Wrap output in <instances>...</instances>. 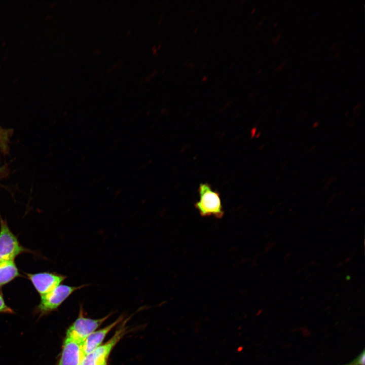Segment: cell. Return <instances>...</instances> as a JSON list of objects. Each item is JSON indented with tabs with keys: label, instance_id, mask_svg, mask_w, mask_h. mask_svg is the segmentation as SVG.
Listing matches in <instances>:
<instances>
[{
	"label": "cell",
	"instance_id": "cell-13",
	"mask_svg": "<svg viewBox=\"0 0 365 365\" xmlns=\"http://www.w3.org/2000/svg\"><path fill=\"white\" fill-rule=\"evenodd\" d=\"M280 36H281V33H279V34L278 35L277 37L276 38V39H275V42H274V45H275V44H277V42L278 41V40H279V39L280 38Z\"/></svg>",
	"mask_w": 365,
	"mask_h": 365
},
{
	"label": "cell",
	"instance_id": "cell-16",
	"mask_svg": "<svg viewBox=\"0 0 365 365\" xmlns=\"http://www.w3.org/2000/svg\"><path fill=\"white\" fill-rule=\"evenodd\" d=\"M103 365H107V364H103Z\"/></svg>",
	"mask_w": 365,
	"mask_h": 365
},
{
	"label": "cell",
	"instance_id": "cell-12",
	"mask_svg": "<svg viewBox=\"0 0 365 365\" xmlns=\"http://www.w3.org/2000/svg\"><path fill=\"white\" fill-rule=\"evenodd\" d=\"M352 365H364V352L362 353L356 358L354 362V364Z\"/></svg>",
	"mask_w": 365,
	"mask_h": 365
},
{
	"label": "cell",
	"instance_id": "cell-1",
	"mask_svg": "<svg viewBox=\"0 0 365 365\" xmlns=\"http://www.w3.org/2000/svg\"><path fill=\"white\" fill-rule=\"evenodd\" d=\"M198 192L199 200L195 204V208L203 217L213 216L221 218L224 214L219 193L212 190L211 186L207 183L201 184Z\"/></svg>",
	"mask_w": 365,
	"mask_h": 365
},
{
	"label": "cell",
	"instance_id": "cell-9",
	"mask_svg": "<svg viewBox=\"0 0 365 365\" xmlns=\"http://www.w3.org/2000/svg\"><path fill=\"white\" fill-rule=\"evenodd\" d=\"M20 276L14 261L0 262V288Z\"/></svg>",
	"mask_w": 365,
	"mask_h": 365
},
{
	"label": "cell",
	"instance_id": "cell-5",
	"mask_svg": "<svg viewBox=\"0 0 365 365\" xmlns=\"http://www.w3.org/2000/svg\"><path fill=\"white\" fill-rule=\"evenodd\" d=\"M126 322L127 321H124L123 325L115 332L110 340L85 357L81 365L106 364L112 350L125 334L126 327H125V324Z\"/></svg>",
	"mask_w": 365,
	"mask_h": 365
},
{
	"label": "cell",
	"instance_id": "cell-8",
	"mask_svg": "<svg viewBox=\"0 0 365 365\" xmlns=\"http://www.w3.org/2000/svg\"><path fill=\"white\" fill-rule=\"evenodd\" d=\"M123 320L119 317L116 321L106 327L95 331L88 336L82 343V349L84 358L101 345L108 333Z\"/></svg>",
	"mask_w": 365,
	"mask_h": 365
},
{
	"label": "cell",
	"instance_id": "cell-6",
	"mask_svg": "<svg viewBox=\"0 0 365 365\" xmlns=\"http://www.w3.org/2000/svg\"><path fill=\"white\" fill-rule=\"evenodd\" d=\"M25 274L40 296L54 289L67 278L65 275L50 272Z\"/></svg>",
	"mask_w": 365,
	"mask_h": 365
},
{
	"label": "cell",
	"instance_id": "cell-17",
	"mask_svg": "<svg viewBox=\"0 0 365 365\" xmlns=\"http://www.w3.org/2000/svg\"><path fill=\"white\" fill-rule=\"evenodd\" d=\"M350 365H352V364H350Z\"/></svg>",
	"mask_w": 365,
	"mask_h": 365
},
{
	"label": "cell",
	"instance_id": "cell-15",
	"mask_svg": "<svg viewBox=\"0 0 365 365\" xmlns=\"http://www.w3.org/2000/svg\"><path fill=\"white\" fill-rule=\"evenodd\" d=\"M1 169H2V168H0V171H1Z\"/></svg>",
	"mask_w": 365,
	"mask_h": 365
},
{
	"label": "cell",
	"instance_id": "cell-10",
	"mask_svg": "<svg viewBox=\"0 0 365 365\" xmlns=\"http://www.w3.org/2000/svg\"><path fill=\"white\" fill-rule=\"evenodd\" d=\"M12 131V129H4L0 125V152L4 154H7L9 151Z\"/></svg>",
	"mask_w": 365,
	"mask_h": 365
},
{
	"label": "cell",
	"instance_id": "cell-3",
	"mask_svg": "<svg viewBox=\"0 0 365 365\" xmlns=\"http://www.w3.org/2000/svg\"><path fill=\"white\" fill-rule=\"evenodd\" d=\"M89 285L72 286L60 284L51 291L40 296V302L35 309L36 312L42 316L56 310L74 291Z\"/></svg>",
	"mask_w": 365,
	"mask_h": 365
},
{
	"label": "cell",
	"instance_id": "cell-2",
	"mask_svg": "<svg viewBox=\"0 0 365 365\" xmlns=\"http://www.w3.org/2000/svg\"><path fill=\"white\" fill-rule=\"evenodd\" d=\"M31 251L23 246L0 216V262L14 261L19 254Z\"/></svg>",
	"mask_w": 365,
	"mask_h": 365
},
{
	"label": "cell",
	"instance_id": "cell-7",
	"mask_svg": "<svg viewBox=\"0 0 365 365\" xmlns=\"http://www.w3.org/2000/svg\"><path fill=\"white\" fill-rule=\"evenodd\" d=\"M83 342L65 336L57 365H81Z\"/></svg>",
	"mask_w": 365,
	"mask_h": 365
},
{
	"label": "cell",
	"instance_id": "cell-14",
	"mask_svg": "<svg viewBox=\"0 0 365 365\" xmlns=\"http://www.w3.org/2000/svg\"><path fill=\"white\" fill-rule=\"evenodd\" d=\"M277 23H278L277 22L275 23L273 26H274V27H275V26H277Z\"/></svg>",
	"mask_w": 365,
	"mask_h": 365
},
{
	"label": "cell",
	"instance_id": "cell-11",
	"mask_svg": "<svg viewBox=\"0 0 365 365\" xmlns=\"http://www.w3.org/2000/svg\"><path fill=\"white\" fill-rule=\"evenodd\" d=\"M0 313L13 314L14 310L6 303L2 293L0 291Z\"/></svg>",
	"mask_w": 365,
	"mask_h": 365
},
{
	"label": "cell",
	"instance_id": "cell-4",
	"mask_svg": "<svg viewBox=\"0 0 365 365\" xmlns=\"http://www.w3.org/2000/svg\"><path fill=\"white\" fill-rule=\"evenodd\" d=\"M111 314L99 319L85 317L82 309L80 308L78 318L69 327L66 336L70 337L81 342L91 334L95 332L108 318Z\"/></svg>",
	"mask_w": 365,
	"mask_h": 365
}]
</instances>
